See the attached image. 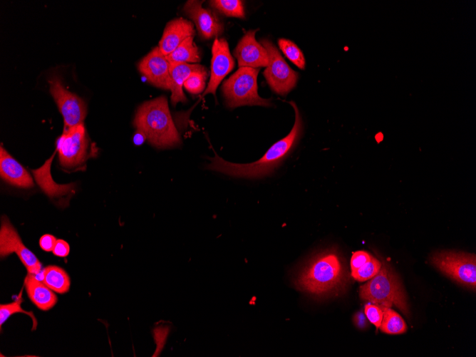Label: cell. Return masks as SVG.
<instances>
[{"label":"cell","instance_id":"obj_6","mask_svg":"<svg viewBox=\"0 0 476 357\" xmlns=\"http://www.w3.org/2000/svg\"><path fill=\"white\" fill-rule=\"evenodd\" d=\"M432 264L455 281L475 290L476 257L474 254L455 251H440L434 253Z\"/></svg>","mask_w":476,"mask_h":357},{"label":"cell","instance_id":"obj_10","mask_svg":"<svg viewBox=\"0 0 476 357\" xmlns=\"http://www.w3.org/2000/svg\"><path fill=\"white\" fill-rule=\"evenodd\" d=\"M16 253L29 273L36 275L41 270V263L22 242L19 234L7 217L1 219L0 229V255L5 257Z\"/></svg>","mask_w":476,"mask_h":357},{"label":"cell","instance_id":"obj_14","mask_svg":"<svg viewBox=\"0 0 476 357\" xmlns=\"http://www.w3.org/2000/svg\"><path fill=\"white\" fill-rule=\"evenodd\" d=\"M202 1H187L183 10L192 19L201 37L209 39L218 36L224 31L223 24L210 9L202 6Z\"/></svg>","mask_w":476,"mask_h":357},{"label":"cell","instance_id":"obj_3","mask_svg":"<svg viewBox=\"0 0 476 357\" xmlns=\"http://www.w3.org/2000/svg\"><path fill=\"white\" fill-rule=\"evenodd\" d=\"M343 276V265L338 252L328 249L309 261L299 276L296 284L303 291L321 295L339 286Z\"/></svg>","mask_w":476,"mask_h":357},{"label":"cell","instance_id":"obj_12","mask_svg":"<svg viewBox=\"0 0 476 357\" xmlns=\"http://www.w3.org/2000/svg\"><path fill=\"white\" fill-rule=\"evenodd\" d=\"M170 63L158 47L153 48L138 64L139 71L152 85L170 90Z\"/></svg>","mask_w":476,"mask_h":357},{"label":"cell","instance_id":"obj_8","mask_svg":"<svg viewBox=\"0 0 476 357\" xmlns=\"http://www.w3.org/2000/svg\"><path fill=\"white\" fill-rule=\"evenodd\" d=\"M60 164L72 169L81 165L87 158L88 140L83 123L66 128L56 143Z\"/></svg>","mask_w":476,"mask_h":357},{"label":"cell","instance_id":"obj_1","mask_svg":"<svg viewBox=\"0 0 476 357\" xmlns=\"http://www.w3.org/2000/svg\"><path fill=\"white\" fill-rule=\"evenodd\" d=\"M289 103L295 113L292 129L286 137L272 145L260 159L247 164L232 163L215 153L214 157L209 158L211 163L207 165V168L232 177L249 179L262 178L272 173L295 148L302 132L299 110L294 102L290 101Z\"/></svg>","mask_w":476,"mask_h":357},{"label":"cell","instance_id":"obj_32","mask_svg":"<svg viewBox=\"0 0 476 357\" xmlns=\"http://www.w3.org/2000/svg\"><path fill=\"white\" fill-rule=\"evenodd\" d=\"M145 138H146V137L144 135V133H143L140 130H138L136 134L134 135L133 141H134L135 144L140 145L144 142Z\"/></svg>","mask_w":476,"mask_h":357},{"label":"cell","instance_id":"obj_17","mask_svg":"<svg viewBox=\"0 0 476 357\" xmlns=\"http://www.w3.org/2000/svg\"><path fill=\"white\" fill-rule=\"evenodd\" d=\"M206 68L200 64L178 63L170 64V90H171V103L173 105L179 102L185 103L187 98L182 86L189 76L193 72L206 71Z\"/></svg>","mask_w":476,"mask_h":357},{"label":"cell","instance_id":"obj_33","mask_svg":"<svg viewBox=\"0 0 476 357\" xmlns=\"http://www.w3.org/2000/svg\"><path fill=\"white\" fill-rule=\"evenodd\" d=\"M376 139H377V140H378V142L381 141V140H382V139H383V135H382V133H378V134L376 135Z\"/></svg>","mask_w":476,"mask_h":357},{"label":"cell","instance_id":"obj_24","mask_svg":"<svg viewBox=\"0 0 476 357\" xmlns=\"http://www.w3.org/2000/svg\"><path fill=\"white\" fill-rule=\"evenodd\" d=\"M279 48L285 56L300 69L305 68V58L301 49L291 41L286 38H279L278 41Z\"/></svg>","mask_w":476,"mask_h":357},{"label":"cell","instance_id":"obj_23","mask_svg":"<svg viewBox=\"0 0 476 357\" xmlns=\"http://www.w3.org/2000/svg\"><path fill=\"white\" fill-rule=\"evenodd\" d=\"M23 289L21 290L19 296L16 299L11 303L1 304L0 305V325L1 326L13 314L16 313H24L29 316L33 320V327L32 330H34L36 327V319L32 311H26L21 308V304L23 302Z\"/></svg>","mask_w":476,"mask_h":357},{"label":"cell","instance_id":"obj_22","mask_svg":"<svg viewBox=\"0 0 476 357\" xmlns=\"http://www.w3.org/2000/svg\"><path fill=\"white\" fill-rule=\"evenodd\" d=\"M209 4L227 16L244 18L243 1L240 0H214Z\"/></svg>","mask_w":476,"mask_h":357},{"label":"cell","instance_id":"obj_28","mask_svg":"<svg viewBox=\"0 0 476 357\" xmlns=\"http://www.w3.org/2000/svg\"><path fill=\"white\" fill-rule=\"evenodd\" d=\"M372 255L366 251H357L351 258L350 266L351 271L356 270L371 259Z\"/></svg>","mask_w":476,"mask_h":357},{"label":"cell","instance_id":"obj_11","mask_svg":"<svg viewBox=\"0 0 476 357\" xmlns=\"http://www.w3.org/2000/svg\"><path fill=\"white\" fill-rule=\"evenodd\" d=\"M212 55L210 79L202 98L208 93H212L215 97L219 84L234 66V58L224 38H215L212 47Z\"/></svg>","mask_w":476,"mask_h":357},{"label":"cell","instance_id":"obj_21","mask_svg":"<svg viewBox=\"0 0 476 357\" xmlns=\"http://www.w3.org/2000/svg\"><path fill=\"white\" fill-rule=\"evenodd\" d=\"M383 310V319L379 328L388 334H401L407 331L403 319L389 307L380 306Z\"/></svg>","mask_w":476,"mask_h":357},{"label":"cell","instance_id":"obj_31","mask_svg":"<svg viewBox=\"0 0 476 357\" xmlns=\"http://www.w3.org/2000/svg\"><path fill=\"white\" fill-rule=\"evenodd\" d=\"M353 321L358 328L362 330L366 328L368 326V320L362 311H358L353 315Z\"/></svg>","mask_w":476,"mask_h":357},{"label":"cell","instance_id":"obj_7","mask_svg":"<svg viewBox=\"0 0 476 357\" xmlns=\"http://www.w3.org/2000/svg\"><path fill=\"white\" fill-rule=\"evenodd\" d=\"M260 42L269 56V65L264 71V76L274 93L286 95L295 87L298 73L290 68L269 40L262 39Z\"/></svg>","mask_w":476,"mask_h":357},{"label":"cell","instance_id":"obj_19","mask_svg":"<svg viewBox=\"0 0 476 357\" xmlns=\"http://www.w3.org/2000/svg\"><path fill=\"white\" fill-rule=\"evenodd\" d=\"M43 282L58 294L68 292L71 285L68 274L64 269L55 265H49L43 269Z\"/></svg>","mask_w":476,"mask_h":357},{"label":"cell","instance_id":"obj_18","mask_svg":"<svg viewBox=\"0 0 476 357\" xmlns=\"http://www.w3.org/2000/svg\"><path fill=\"white\" fill-rule=\"evenodd\" d=\"M24 286L29 299L39 309L48 311L57 303L58 299L53 291L38 280L34 274L28 272Z\"/></svg>","mask_w":476,"mask_h":357},{"label":"cell","instance_id":"obj_13","mask_svg":"<svg viewBox=\"0 0 476 357\" xmlns=\"http://www.w3.org/2000/svg\"><path fill=\"white\" fill-rule=\"evenodd\" d=\"M257 30L247 32L237 45L234 56L239 67H267L269 56L265 48L255 39Z\"/></svg>","mask_w":476,"mask_h":357},{"label":"cell","instance_id":"obj_27","mask_svg":"<svg viewBox=\"0 0 476 357\" xmlns=\"http://www.w3.org/2000/svg\"><path fill=\"white\" fill-rule=\"evenodd\" d=\"M364 314L368 321L379 328L383 319V310L378 305L368 303L365 305Z\"/></svg>","mask_w":476,"mask_h":357},{"label":"cell","instance_id":"obj_15","mask_svg":"<svg viewBox=\"0 0 476 357\" xmlns=\"http://www.w3.org/2000/svg\"><path fill=\"white\" fill-rule=\"evenodd\" d=\"M195 33L194 26L190 21L183 18L173 19L166 25L158 48L163 55L167 56Z\"/></svg>","mask_w":476,"mask_h":357},{"label":"cell","instance_id":"obj_2","mask_svg":"<svg viewBox=\"0 0 476 357\" xmlns=\"http://www.w3.org/2000/svg\"><path fill=\"white\" fill-rule=\"evenodd\" d=\"M134 125L157 148H170L181 143L165 96L143 103L137 110Z\"/></svg>","mask_w":476,"mask_h":357},{"label":"cell","instance_id":"obj_4","mask_svg":"<svg viewBox=\"0 0 476 357\" xmlns=\"http://www.w3.org/2000/svg\"><path fill=\"white\" fill-rule=\"evenodd\" d=\"M359 296L361 299L378 306L390 308L394 305L408 316L409 309L402 284L384 260L378 273L361 286Z\"/></svg>","mask_w":476,"mask_h":357},{"label":"cell","instance_id":"obj_30","mask_svg":"<svg viewBox=\"0 0 476 357\" xmlns=\"http://www.w3.org/2000/svg\"><path fill=\"white\" fill-rule=\"evenodd\" d=\"M57 239L52 234H44L39 239L41 248L46 252H51L53 249Z\"/></svg>","mask_w":476,"mask_h":357},{"label":"cell","instance_id":"obj_29","mask_svg":"<svg viewBox=\"0 0 476 357\" xmlns=\"http://www.w3.org/2000/svg\"><path fill=\"white\" fill-rule=\"evenodd\" d=\"M52 252L57 257H66L70 252L69 244L63 239H57Z\"/></svg>","mask_w":476,"mask_h":357},{"label":"cell","instance_id":"obj_26","mask_svg":"<svg viewBox=\"0 0 476 357\" xmlns=\"http://www.w3.org/2000/svg\"><path fill=\"white\" fill-rule=\"evenodd\" d=\"M207 78V70L199 72H193L185 81L183 86L186 90L192 94H200L205 88V82Z\"/></svg>","mask_w":476,"mask_h":357},{"label":"cell","instance_id":"obj_20","mask_svg":"<svg viewBox=\"0 0 476 357\" xmlns=\"http://www.w3.org/2000/svg\"><path fill=\"white\" fill-rule=\"evenodd\" d=\"M191 36L186 38L172 52L165 56L170 64L178 63H196L200 61V55L197 46Z\"/></svg>","mask_w":476,"mask_h":357},{"label":"cell","instance_id":"obj_25","mask_svg":"<svg viewBox=\"0 0 476 357\" xmlns=\"http://www.w3.org/2000/svg\"><path fill=\"white\" fill-rule=\"evenodd\" d=\"M381 267V262L372 257L358 269L351 271V276L358 281H366L376 276Z\"/></svg>","mask_w":476,"mask_h":357},{"label":"cell","instance_id":"obj_5","mask_svg":"<svg viewBox=\"0 0 476 357\" xmlns=\"http://www.w3.org/2000/svg\"><path fill=\"white\" fill-rule=\"evenodd\" d=\"M259 68L240 67L222 84V93L229 108L242 105L270 106L269 99L261 98L257 92Z\"/></svg>","mask_w":476,"mask_h":357},{"label":"cell","instance_id":"obj_9","mask_svg":"<svg viewBox=\"0 0 476 357\" xmlns=\"http://www.w3.org/2000/svg\"><path fill=\"white\" fill-rule=\"evenodd\" d=\"M49 90L64 119L66 128L82 123L86 115L85 102L65 88L59 77L48 80Z\"/></svg>","mask_w":476,"mask_h":357},{"label":"cell","instance_id":"obj_16","mask_svg":"<svg viewBox=\"0 0 476 357\" xmlns=\"http://www.w3.org/2000/svg\"><path fill=\"white\" fill-rule=\"evenodd\" d=\"M0 174L8 183L23 188L33 186V179L27 170L1 145Z\"/></svg>","mask_w":476,"mask_h":357}]
</instances>
